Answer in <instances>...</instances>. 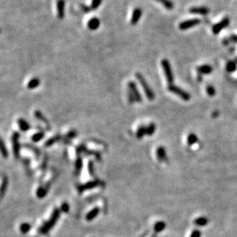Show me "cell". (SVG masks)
Masks as SVG:
<instances>
[{"label":"cell","instance_id":"6da1fadb","mask_svg":"<svg viewBox=\"0 0 237 237\" xmlns=\"http://www.w3.org/2000/svg\"><path fill=\"white\" fill-rule=\"evenodd\" d=\"M60 213H61V210L59 209L56 208L53 212V214H52L51 217H50L49 220L43 225V226L41 227L40 229V232L42 234H46L53 229L55 226V225L56 224L57 221L59 220V216H60Z\"/></svg>","mask_w":237,"mask_h":237},{"label":"cell","instance_id":"7a4b0ae2","mask_svg":"<svg viewBox=\"0 0 237 237\" xmlns=\"http://www.w3.org/2000/svg\"><path fill=\"white\" fill-rule=\"evenodd\" d=\"M136 78H137V80L140 82V85L143 87V90H144L145 93H146V97L148 98V100H153L154 99H155V93H154V92L152 91L151 87L149 86L148 82H146V78H144V76H143L141 73L137 72V73H136Z\"/></svg>","mask_w":237,"mask_h":237},{"label":"cell","instance_id":"3957f363","mask_svg":"<svg viewBox=\"0 0 237 237\" xmlns=\"http://www.w3.org/2000/svg\"><path fill=\"white\" fill-rule=\"evenodd\" d=\"M161 66H162V69H163L164 73H165L166 78L170 85L173 84V81H174V77H173V71H172L171 65H170V61L168 59H164L161 61Z\"/></svg>","mask_w":237,"mask_h":237},{"label":"cell","instance_id":"277c9868","mask_svg":"<svg viewBox=\"0 0 237 237\" xmlns=\"http://www.w3.org/2000/svg\"><path fill=\"white\" fill-rule=\"evenodd\" d=\"M168 90L170 91L171 93H174V94L177 95L178 96H180L181 99H183L185 101H189L190 100L191 96L189 95V93H188L187 92L184 91L183 89L180 88L179 86H176L171 84L168 86Z\"/></svg>","mask_w":237,"mask_h":237},{"label":"cell","instance_id":"5b68a950","mask_svg":"<svg viewBox=\"0 0 237 237\" xmlns=\"http://www.w3.org/2000/svg\"><path fill=\"white\" fill-rule=\"evenodd\" d=\"M19 133L18 132H14L12 136V143H13V154L16 159H19L20 157V144L19 143Z\"/></svg>","mask_w":237,"mask_h":237},{"label":"cell","instance_id":"8992f818","mask_svg":"<svg viewBox=\"0 0 237 237\" xmlns=\"http://www.w3.org/2000/svg\"><path fill=\"white\" fill-rule=\"evenodd\" d=\"M201 23V20L199 19H190L188 20H185V21L182 22L179 25V29L180 30H187V29H191V28L194 27V26L199 25Z\"/></svg>","mask_w":237,"mask_h":237},{"label":"cell","instance_id":"52a82bcc","mask_svg":"<svg viewBox=\"0 0 237 237\" xmlns=\"http://www.w3.org/2000/svg\"><path fill=\"white\" fill-rule=\"evenodd\" d=\"M229 23H230V20H229V18L225 17L224 19H222L220 23H216L213 26V32L215 35H218L223 29L229 26Z\"/></svg>","mask_w":237,"mask_h":237},{"label":"cell","instance_id":"ba28073f","mask_svg":"<svg viewBox=\"0 0 237 237\" xmlns=\"http://www.w3.org/2000/svg\"><path fill=\"white\" fill-rule=\"evenodd\" d=\"M128 87L129 90V91L133 93V96H134L136 102H137V103H141V102L143 101V99H142L141 94H140V91H139V89H137V86H136V84L135 83V82H133V81L129 82Z\"/></svg>","mask_w":237,"mask_h":237},{"label":"cell","instance_id":"9c48e42d","mask_svg":"<svg viewBox=\"0 0 237 237\" xmlns=\"http://www.w3.org/2000/svg\"><path fill=\"white\" fill-rule=\"evenodd\" d=\"M142 14H143V11H142L141 8L140 7H137V8L135 9L133 12V14H132L131 20H130V24L132 26H135V25L137 24L140 21V18H141Z\"/></svg>","mask_w":237,"mask_h":237},{"label":"cell","instance_id":"30bf717a","mask_svg":"<svg viewBox=\"0 0 237 237\" xmlns=\"http://www.w3.org/2000/svg\"><path fill=\"white\" fill-rule=\"evenodd\" d=\"M189 12L192 14H198L202 15V16H206L210 13V10L208 7L206 6H195L189 9Z\"/></svg>","mask_w":237,"mask_h":237},{"label":"cell","instance_id":"8fae6325","mask_svg":"<svg viewBox=\"0 0 237 237\" xmlns=\"http://www.w3.org/2000/svg\"><path fill=\"white\" fill-rule=\"evenodd\" d=\"M100 185V182L99 180H93V181L88 182V183H85L82 186H80L78 187V191L79 192H82L83 191L87 190V189H94V188L97 187L98 186Z\"/></svg>","mask_w":237,"mask_h":237},{"label":"cell","instance_id":"7c38bea8","mask_svg":"<svg viewBox=\"0 0 237 237\" xmlns=\"http://www.w3.org/2000/svg\"><path fill=\"white\" fill-rule=\"evenodd\" d=\"M50 184H51V183L49 182V183H47L46 184L44 185V186H41L38 188V189H37L36 191V195L38 198L42 199V198H44V197L47 195V192H48L49 189L50 188Z\"/></svg>","mask_w":237,"mask_h":237},{"label":"cell","instance_id":"4fadbf2b","mask_svg":"<svg viewBox=\"0 0 237 237\" xmlns=\"http://www.w3.org/2000/svg\"><path fill=\"white\" fill-rule=\"evenodd\" d=\"M57 16L59 19H63L65 17V6L66 2L65 0H57Z\"/></svg>","mask_w":237,"mask_h":237},{"label":"cell","instance_id":"5bb4252c","mask_svg":"<svg viewBox=\"0 0 237 237\" xmlns=\"http://www.w3.org/2000/svg\"><path fill=\"white\" fill-rule=\"evenodd\" d=\"M100 26V19L96 17H93L89 20L88 23H87V26L90 30H96L99 29Z\"/></svg>","mask_w":237,"mask_h":237},{"label":"cell","instance_id":"9a60e30c","mask_svg":"<svg viewBox=\"0 0 237 237\" xmlns=\"http://www.w3.org/2000/svg\"><path fill=\"white\" fill-rule=\"evenodd\" d=\"M8 184H9L8 177H7L6 176H4L3 178H2V183H1V185H0V199L3 198V196L5 195Z\"/></svg>","mask_w":237,"mask_h":237},{"label":"cell","instance_id":"2e32d148","mask_svg":"<svg viewBox=\"0 0 237 237\" xmlns=\"http://www.w3.org/2000/svg\"><path fill=\"white\" fill-rule=\"evenodd\" d=\"M156 155L157 158L160 162H164L167 159L166 157V149L163 146H160L156 150Z\"/></svg>","mask_w":237,"mask_h":237},{"label":"cell","instance_id":"e0dca14e","mask_svg":"<svg viewBox=\"0 0 237 237\" xmlns=\"http://www.w3.org/2000/svg\"><path fill=\"white\" fill-rule=\"evenodd\" d=\"M196 70L197 72H198V73L200 74V75H202V74H210L211 73L212 71H213V68H212V66H210V65L205 64L198 66Z\"/></svg>","mask_w":237,"mask_h":237},{"label":"cell","instance_id":"ac0fdd59","mask_svg":"<svg viewBox=\"0 0 237 237\" xmlns=\"http://www.w3.org/2000/svg\"><path fill=\"white\" fill-rule=\"evenodd\" d=\"M35 118L38 119V120L41 121V122H42L43 123H45L48 129H51L50 128V124H49V122L48 119H47L46 118L45 116H44V115L42 113V112H40V111H38V110L35 111Z\"/></svg>","mask_w":237,"mask_h":237},{"label":"cell","instance_id":"d6986e66","mask_svg":"<svg viewBox=\"0 0 237 237\" xmlns=\"http://www.w3.org/2000/svg\"><path fill=\"white\" fill-rule=\"evenodd\" d=\"M100 212V208H98V207H96V208L93 209L91 211L89 212V213L86 214V220L87 221H92V220H94L96 216L99 215Z\"/></svg>","mask_w":237,"mask_h":237},{"label":"cell","instance_id":"ffe728a7","mask_svg":"<svg viewBox=\"0 0 237 237\" xmlns=\"http://www.w3.org/2000/svg\"><path fill=\"white\" fill-rule=\"evenodd\" d=\"M18 124H19V129L23 132L28 131L30 129V125L29 122L23 118H19L18 119Z\"/></svg>","mask_w":237,"mask_h":237},{"label":"cell","instance_id":"44dd1931","mask_svg":"<svg viewBox=\"0 0 237 237\" xmlns=\"http://www.w3.org/2000/svg\"><path fill=\"white\" fill-rule=\"evenodd\" d=\"M24 147L27 148V149H31V151H32V152H33L35 154L37 159H38V158L40 157V155H41L40 149H38V148H37L36 146H34V145L30 144V143H25Z\"/></svg>","mask_w":237,"mask_h":237},{"label":"cell","instance_id":"7402d4cb","mask_svg":"<svg viewBox=\"0 0 237 237\" xmlns=\"http://www.w3.org/2000/svg\"><path fill=\"white\" fill-rule=\"evenodd\" d=\"M155 1L163 5L167 10H172L174 8V4L171 0H155Z\"/></svg>","mask_w":237,"mask_h":237},{"label":"cell","instance_id":"603a6c76","mask_svg":"<svg viewBox=\"0 0 237 237\" xmlns=\"http://www.w3.org/2000/svg\"><path fill=\"white\" fill-rule=\"evenodd\" d=\"M0 153L4 158H8L9 156V152L7 150V148L5 146V143L3 140H2V138L0 137Z\"/></svg>","mask_w":237,"mask_h":237},{"label":"cell","instance_id":"cb8c5ba5","mask_svg":"<svg viewBox=\"0 0 237 237\" xmlns=\"http://www.w3.org/2000/svg\"><path fill=\"white\" fill-rule=\"evenodd\" d=\"M208 219L206 218V217H203V216L199 217V218L195 219V220H194V223H195V226H205L208 224Z\"/></svg>","mask_w":237,"mask_h":237},{"label":"cell","instance_id":"d4e9b609","mask_svg":"<svg viewBox=\"0 0 237 237\" xmlns=\"http://www.w3.org/2000/svg\"><path fill=\"white\" fill-rule=\"evenodd\" d=\"M60 140H61V136H60V135H56V136L49 139V140L46 142L45 146L46 147H49V146H53L55 143H56V142H58Z\"/></svg>","mask_w":237,"mask_h":237},{"label":"cell","instance_id":"484cf974","mask_svg":"<svg viewBox=\"0 0 237 237\" xmlns=\"http://www.w3.org/2000/svg\"><path fill=\"white\" fill-rule=\"evenodd\" d=\"M39 85H40V80L38 78H33L29 81L27 86L29 89H33L38 87Z\"/></svg>","mask_w":237,"mask_h":237},{"label":"cell","instance_id":"4316f807","mask_svg":"<svg viewBox=\"0 0 237 237\" xmlns=\"http://www.w3.org/2000/svg\"><path fill=\"white\" fill-rule=\"evenodd\" d=\"M45 136V133L43 131H40L38 132V133H35L33 136H32V140L34 142V143H38L40 140H42V139Z\"/></svg>","mask_w":237,"mask_h":237},{"label":"cell","instance_id":"83f0119b","mask_svg":"<svg viewBox=\"0 0 237 237\" xmlns=\"http://www.w3.org/2000/svg\"><path fill=\"white\" fill-rule=\"evenodd\" d=\"M166 228V223L165 222L162 221H159L157 222L156 223L154 226V230L156 232H160L162 231H163Z\"/></svg>","mask_w":237,"mask_h":237},{"label":"cell","instance_id":"f1b7e54d","mask_svg":"<svg viewBox=\"0 0 237 237\" xmlns=\"http://www.w3.org/2000/svg\"><path fill=\"white\" fill-rule=\"evenodd\" d=\"M226 71H227L228 72H235V71L236 70V69H237L236 63H235V62H233V61L228 62V63L226 64Z\"/></svg>","mask_w":237,"mask_h":237},{"label":"cell","instance_id":"f546056e","mask_svg":"<svg viewBox=\"0 0 237 237\" xmlns=\"http://www.w3.org/2000/svg\"><path fill=\"white\" fill-rule=\"evenodd\" d=\"M187 142L189 146H192L198 142V137L194 133H190L187 137Z\"/></svg>","mask_w":237,"mask_h":237},{"label":"cell","instance_id":"4dcf8cb0","mask_svg":"<svg viewBox=\"0 0 237 237\" xmlns=\"http://www.w3.org/2000/svg\"><path fill=\"white\" fill-rule=\"evenodd\" d=\"M30 229H31L30 224H29V223H22V224L20 225V226H19L20 232H21L22 233H23V234H26V233H27V232H29V230H30Z\"/></svg>","mask_w":237,"mask_h":237},{"label":"cell","instance_id":"1f68e13d","mask_svg":"<svg viewBox=\"0 0 237 237\" xmlns=\"http://www.w3.org/2000/svg\"><path fill=\"white\" fill-rule=\"evenodd\" d=\"M155 131V125L154 123H150L146 127V134L147 136H152Z\"/></svg>","mask_w":237,"mask_h":237},{"label":"cell","instance_id":"d6a6232c","mask_svg":"<svg viewBox=\"0 0 237 237\" xmlns=\"http://www.w3.org/2000/svg\"><path fill=\"white\" fill-rule=\"evenodd\" d=\"M82 168V159L80 156L78 157V159L75 161V170H76V173L78 174L79 172L81 171Z\"/></svg>","mask_w":237,"mask_h":237},{"label":"cell","instance_id":"836d02e7","mask_svg":"<svg viewBox=\"0 0 237 237\" xmlns=\"http://www.w3.org/2000/svg\"><path fill=\"white\" fill-rule=\"evenodd\" d=\"M144 135L146 134V126H142L140 128L138 129L137 132H136V136H137L138 139H142V138L144 136Z\"/></svg>","mask_w":237,"mask_h":237},{"label":"cell","instance_id":"e575fe53","mask_svg":"<svg viewBox=\"0 0 237 237\" xmlns=\"http://www.w3.org/2000/svg\"><path fill=\"white\" fill-rule=\"evenodd\" d=\"M103 0H93L91 3V8L92 10H96L100 6V5L102 4Z\"/></svg>","mask_w":237,"mask_h":237},{"label":"cell","instance_id":"d590c367","mask_svg":"<svg viewBox=\"0 0 237 237\" xmlns=\"http://www.w3.org/2000/svg\"><path fill=\"white\" fill-rule=\"evenodd\" d=\"M88 171L92 176H95V170H94V164L93 161H89L88 164Z\"/></svg>","mask_w":237,"mask_h":237},{"label":"cell","instance_id":"8d00e7d4","mask_svg":"<svg viewBox=\"0 0 237 237\" xmlns=\"http://www.w3.org/2000/svg\"><path fill=\"white\" fill-rule=\"evenodd\" d=\"M206 92L210 96H214L215 94H216V90H215L214 87L211 85L207 86Z\"/></svg>","mask_w":237,"mask_h":237},{"label":"cell","instance_id":"74e56055","mask_svg":"<svg viewBox=\"0 0 237 237\" xmlns=\"http://www.w3.org/2000/svg\"><path fill=\"white\" fill-rule=\"evenodd\" d=\"M76 136H77L76 131L72 130V131H69V133H67V135L66 136V139L68 140H72V139H73V138H75Z\"/></svg>","mask_w":237,"mask_h":237},{"label":"cell","instance_id":"f35d334b","mask_svg":"<svg viewBox=\"0 0 237 237\" xmlns=\"http://www.w3.org/2000/svg\"><path fill=\"white\" fill-rule=\"evenodd\" d=\"M23 163H24L25 167H26V171H27L29 176H31V172H30V170H29V164H30V160H29V159H23Z\"/></svg>","mask_w":237,"mask_h":237},{"label":"cell","instance_id":"ab89813d","mask_svg":"<svg viewBox=\"0 0 237 237\" xmlns=\"http://www.w3.org/2000/svg\"><path fill=\"white\" fill-rule=\"evenodd\" d=\"M60 210L62 212L65 213H67L69 211V206L67 202H63L61 206V208H60Z\"/></svg>","mask_w":237,"mask_h":237},{"label":"cell","instance_id":"60d3db41","mask_svg":"<svg viewBox=\"0 0 237 237\" xmlns=\"http://www.w3.org/2000/svg\"><path fill=\"white\" fill-rule=\"evenodd\" d=\"M47 162H48V157H47V155H45V157H44L43 161H42V163L41 165V169L43 172L46 171L47 167Z\"/></svg>","mask_w":237,"mask_h":237},{"label":"cell","instance_id":"b9f144b4","mask_svg":"<svg viewBox=\"0 0 237 237\" xmlns=\"http://www.w3.org/2000/svg\"><path fill=\"white\" fill-rule=\"evenodd\" d=\"M128 99H129V101L130 103H133L135 101H136L134 96H133V93H132L131 92L129 91V92H128Z\"/></svg>","mask_w":237,"mask_h":237},{"label":"cell","instance_id":"7bdbcfd3","mask_svg":"<svg viewBox=\"0 0 237 237\" xmlns=\"http://www.w3.org/2000/svg\"><path fill=\"white\" fill-rule=\"evenodd\" d=\"M190 237H201V232L198 229H195L191 233Z\"/></svg>","mask_w":237,"mask_h":237},{"label":"cell","instance_id":"ee69618b","mask_svg":"<svg viewBox=\"0 0 237 237\" xmlns=\"http://www.w3.org/2000/svg\"><path fill=\"white\" fill-rule=\"evenodd\" d=\"M80 8L81 9H82L83 12H85V13H89V12H90L92 10L90 7L86 6V5H80Z\"/></svg>","mask_w":237,"mask_h":237},{"label":"cell","instance_id":"f6af8a7d","mask_svg":"<svg viewBox=\"0 0 237 237\" xmlns=\"http://www.w3.org/2000/svg\"><path fill=\"white\" fill-rule=\"evenodd\" d=\"M229 42H237V35H230L229 38Z\"/></svg>","mask_w":237,"mask_h":237},{"label":"cell","instance_id":"bcb514c9","mask_svg":"<svg viewBox=\"0 0 237 237\" xmlns=\"http://www.w3.org/2000/svg\"><path fill=\"white\" fill-rule=\"evenodd\" d=\"M0 32H1V29H0Z\"/></svg>","mask_w":237,"mask_h":237}]
</instances>
